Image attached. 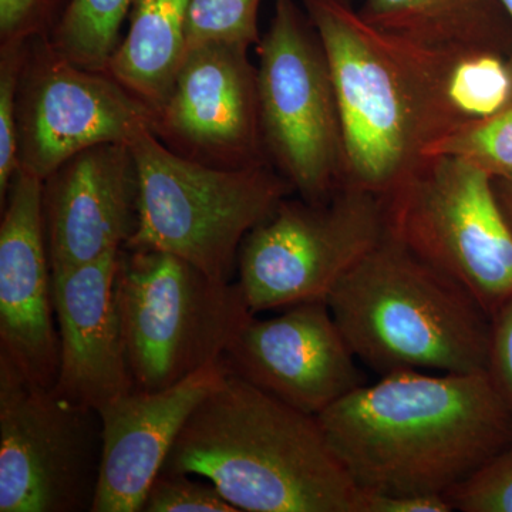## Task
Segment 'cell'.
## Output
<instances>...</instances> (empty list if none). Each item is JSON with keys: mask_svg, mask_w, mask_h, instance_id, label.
<instances>
[{"mask_svg": "<svg viewBox=\"0 0 512 512\" xmlns=\"http://www.w3.org/2000/svg\"><path fill=\"white\" fill-rule=\"evenodd\" d=\"M453 504L440 494L363 493L362 512H453Z\"/></svg>", "mask_w": 512, "mask_h": 512, "instance_id": "29", "label": "cell"}, {"mask_svg": "<svg viewBox=\"0 0 512 512\" xmlns=\"http://www.w3.org/2000/svg\"><path fill=\"white\" fill-rule=\"evenodd\" d=\"M144 512H238L214 484L188 474L160 473L148 488Z\"/></svg>", "mask_w": 512, "mask_h": 512, "instance_id": "26", "label": "cell"}, {"mask_svg": "<svg viewBox=\"0 0 512 512\" xmlns=\"http://www.w3.org/2000/svg\"><path fill=\"white\" fill-rule=\"evenodd\" d=\"M52 272L97 261L128 244L138 227V175L130 144H101L43 181Z\"/></svg>", "mask_w": 512, "mask_h": 512, "instance_id": "15", "label": "cell"}, {"mask_svg": "<svg viewBox=\"0 0 512 512\" xmlns=\"http://www.w3.org/2000/svg\"><path fill=\"white\" fill-rule=\"evenodd\" d=\"M161 473L215 485L238 511L362 512L363 491L318 416L227 372L192 412Z\"/></svg>", "mask_w": 512, "mask_h": 512, "instance_id": "3", "label": "cell"}, {"mask_svg": "<svg viewBox=\"0 0 512 512\" xmlns=\"http://www.w3.org/2000/svg\"><path fill=\"white\" fill-rule=\"evenodd\" d=\"M43 217V180L20 170L0 222V353L29 379L53 387L60 342Z\"/></svg>", "mask_w": 512, "mask_h": 512, "instance_id": "14", "label": "cell"}, {"mask_svg": "<svg viewBox=\"0 0 512 512\" xmlns=\"http://www.w3.org/2000/svg\"><path fill=\"white\" fill-rule=\"evenodd\" d=\"M255 47L266 157L303 200H329L345 183V143L322 40L296 0H275Z\"/></svg>", "mask_w": 512, "mask_h": 512, "instance_id": "7", "label": "cell"}, {"mask_svg": "<svg viewBox=\"0 0 512 512\" xmlns=\"http://www.w3.org/2000/svg\"><path fill=\"white\" fill-rule=\"evenodd\" d=\"M338 94L345 183L386 197L468 119L451 93L458 57L369 25L345 0H301ZM463 57V56H461Z\"/></svg>", "mask_w": 512, "mask_h": 512, "instance_id": "2", "label": "cell"}, {"mask_svg": "<svg viewBox=\"0 0 512 512\" xmlns=\"http://www.w3.org/2000/svg\"><path fill=\"white\" fill-rule=\"evenodd\" d=\"M120 251L52 272L60 342L53 389L94 410L134 390L114 293Z\"/></svg>", "mask_w": 512, "mask_h": 512, "instance_id": "17", "label": "cell"}, {"mask_svg": "<svg viewBox=\"0 0 512 512\" xmlns=\"http://www.w3.org/2000/svg\"><path fill=\"white\" fill-rule=\"evenodd\" d=\"M190 0H131L128 28L106 73L156 111L187 53Z\"/></svg>", "mask_w": 512, "mask_h": 512, "instance_id": "19", "label": "cell"}, {"mask_svg": "<svg viewBox=\"0 0 512 512\" xmlns=\"http://www.w3.org/2000/svg\"><path fill=\"white\" fill-rule=\"evenodd\" d=\"M345 2L350 3V5H353V0H345Z\"/></svg>", "mask_w": 512, "mask_h": 512, "instance_id": "32", "label": "cell"}, {"mask_svg": "<svg viewBox=\"0 0 512 512\" xmlns=\"http://www.w3.org/2000/svg\"><path fill=\"white\" fill-rule=\"evenodd\" d=\"M379 195L339 188L329 200L286 197L252 229L238 255V284L255 313L325 301L386 234Z\"/></svg>", "mask_w": 512, "mask_h": 512, "instance_id": "10", "label": "cell"}, {"mask_svg": "<svg viewBox=\"0 0 512 512\" xmlns=\"http://www.w3.org/2000/svg\"><path fill=\"white\" fill-rule=\"evenodd\" d=\"M429 156L457 158L491 178L512 175V104L483 119L468 120L430 148Z\"/></svg>", "mask_w": 512, "mask_h": 512, "instance_id": "21", "label": "cell"}, {"mask_svg": "<svg viewBox=\"0 0 512 512\" xmlns=\"http://www.w3.org/2000/svg\"><path fill=\"white\" fill-rule=\"evenodd\" d=\"M28 43H0V205L20 168L18 96Z\"/></svg>", "mask_w": 512, "mask_h": 512, "instance_id": "24", "label": "cell"}, {"mask_svg": "<svg viewBox=\"0 0 512 512\" xmlns=\"http://www.w3.org/2000/svg\"><path fill=\"white\" fill-rule=\"evenodd\" d=\"M326 303L357 359L382 376L487 370L491 316L463 285L387 229Z\"/></svg>", "mask_w": 512, "mask_h": 512, "instance_id": "4", "label": "cell"}, {"mask_svg": "<svg viewBox=\"0 0 512 512\" xmlns=\"http://www.w3.org/2000/svg\"><path fill=\"white\" fill-rule=\"evenodd\" d=\"M498 2L501 3V6H503L505 13H507L508 18H510L512 23V0H498ZM510 67L512 73V55L510 57Z\"/></svg>", "mask_w": 512, "mask_h": 512, "instance_id": "31", "label": "cell"}, {"mask_svg": "<svg viewBox=\"0 0 512 512\" xmlns=\"http://www.w3.org/2000/svg\"><path fill=\"white\" fill-rule=\"evenodd\" d=\"M493 187L498 204L503 210L508 224L512 228V175L510 177L494 178Z\"/></svg>", "mask_w": 512, "mask_h": 512, "instance_id": "30", "label": "cell"}, {"mask_svg": "<svg viewBox=\"0 0 512 512\" xmlns=\"http://www.w3.org/2000/svg\"><path fill=\"white\" fill-rule=\"evenodd\" d=\"M369 25L448 56L512 55V23L498 0H363Z\"/></svg>", "mask_w": 512, "mask_h": 512, "instance_id": "18", "label": "cell"}, {"mask_svg": "<svg viewBox=\"0 0 512 512\" xmlns=\"http://www.w3.org/2000/svg\"><path fill=\"white\" fill-rule=\"evenodd\" d=\"M114 293L140 392L167 389L220 362L255 316L238 282L218 281L158 249H121Z\"/></svg>", "mask_w": 512, "mask_h": 512, "instance_id": "6", "label": "cell"}, {"mask_svg": "<svg viewBox=\"0 0 512 512\" xmlns=\"http://www.w3.org/2000/svg\"><path fill=\"white\" fill-rule=\"evenodd\" d=\"M271 319L255 316L221 357L241 377L302 412L319 416L366 383L325 301L302 302Z\"/></svg>", "mask_w": 512, "mask_h": 512, "instance_id": "13", "label": "cell"}, {"mask_svg": "<svg viewBox=\"0 0 512 512\" xmlns=\"http://www.w3.org/2000/svg\"><path fill=\"white\" fill-rule=\"evenodd\" d=\"M383 200L387 232L463 285L488 315L512 298V228L490 175L429 156Z\"/></svg>", "mask_w": 512, "mask_h": 512, "instance_id": "8", "label": "cell"}, {"mask_svg": "<svg viewBox=\"0 0 512 512\" xmlns=\"http://www.w3.org/2000/svg\"><path fill=\"white\" fill-rule=\"evenodd\" d=\"M130 5L131 0H70L50 40L70 62L106 72Z\"/></svg>", "mask_w": 512, "mask_h": 512, "instance_id": "20", "label": "cell"}, {"mask_svg": "<svg viewBox=\"0 0 512 512\" xmlns=\"http://www.w3.org/2000/svg\"><path fill=\"white\" fill-rule=\"evenodd\" d=\"M225 375L220 360L167 389L133 390L97 410L103 456L92 512L141 511L185 423Z\"/></svg>", "mask_w": 512, "mask_h": 512, "instance_id": "16", "label": "cell"}, {"mask_svg": "<svg viewBox=\"0 0 512 512\" xmlns=\"http://www.w3.org/2000/svg\"><path fill=\"white\" fill-rule=\"evenodd\" d=\"M318 419L363 493L446 495L512 444V413L485 372L400 370Z\"/></svg>", "mask_w": 512, "mask_h": 512, "instance_id": "1", "label": "cell"}, {"mask_svg": "<svg viewBox=\"0 0 512 512\" xmlns=\"http://www.w3.org/2000/svg\"><path fill=\"white\" fill-rule=\"evenodd\" d=\"M153 134L178 156L220 168L269 163L249 47L208 43L185 53Z\"/></svg>", "mask_w": 512, "mask_h": 512, "instance_id": "12", "label": "cell"}, {"mask_svg": "<svg viewBox=\"0 0 512 512\" xmlns=\"http://www.w3.org/2000/svg\"><path fill=\"white\" fill-rule=\"evenodd\" d=\"M487 372L512 413V298L491 316Z\"/></svg>", "mask_w": 512, "mask_h": 512, "instance_id": "28", "label": "cell"}, {"mask_svg": "<svg viewBox=\"0 0 512 512\" xmlns=\"http://www.w3.org/2000/svg\"><path fill=\"white\" fill-rule=\"evenodd\" d=\"M130 148L138 227L126 247L180 256L218 281H232L244 239L295 192L271 163L211 167L178 156L151 130Z\"/></svg>", "mask_w": 512, "mask_h": 512, "instance_id": "5", "label": "cell"}, {"mask_svg": "<svg viewBox=\"0 0 512 512\" xmlns=\"http://www.w3.org/2000/svg\"><path fill=\"white\" fill-rule=\"evenodd\" d=\"M101 456L99 412L0 353V512H92Z\"/></svg>", "mask_w": 512, "mask_h": 512, "instance_id": "9", "label": "cell"}, {"mask_svg": "<svg viewBox=\"0 0 512 512\" xmlns=\"http://www.w3.org/2000/svg\"><path fill=\"white\" fill-rule=\"evenodd\" d=\"M262 0H190L187 52L208 43L249 47L261 40L258 28Z\"/></svg>", "mask_w": 512, "mask_h": 512, "instance_id": "23", "label": "cell"}, {"mask_svg": "<svg viewBox=\"0 0 512 512\" xmlns=\"http://www.w3.org/2000/svg\"><path fill=\"white\" fill-rule=\"evenodd\" d=\"M454 510L512 512V444L446 494Z\"/></svg>", "mask_w": 512, "mask_h": 512, "instance_id": "25", "label": "cell"}, {"mask_svg": "<svg viewBox=\"0 0 512 512\" xmlns=\"http://www.w3.org/2000/svg\"><path fill=\"white\" fill-rule=\"evenodd\" d=\"M153 123L154 111L109 73L70 62L47 35L29 40L18 96L22 170L45 181L87 148L130 144Z\"/></svg>", "mask_w": 512, "mask_h": 512, "instance_id": "11", "label": "cell"}, {"mask_svg": "<svg viewBox=\"0 0 512 512\" xmlns=\"http://www.w3.org/2000/svg\"><path fill=\"white\" fill-rule=\"evenodd\" d=\"M70 0H0V43L50 36Z\"/></svg>", "mask_w": 512, "mask_h": 512, "instance_id": "27", "label": "cell"}, {"mask_svg": "<svg viewBox=\"0 0 512 512\" xmlns=\"http://www.w3.org/2000/svg\"><path fill=\"white\" fill-rule=\"evenodd\" d=\"M451 93L468 120L483 119L512 104L510 60L495 55L458 57Z\"/></svg>", "mask_w": 512, "mask_h": 512, "instance_id": "22", "label": "cell"}]
</instances>
